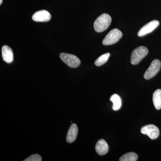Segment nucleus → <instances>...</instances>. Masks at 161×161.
Wrapping results in <instances>:
<instances>
[{
	"label": "nucleus",
	"mask_w": 161,
	"mask_h": 161,
	"mask_svg": "<svg viewBox=\"0 0 161 161\" xmlns=\"http://www.w3.org/2000/svg\"><path fill=\"white\" fill-rule=\"evenodd\" d=\"M111 22L112 18L109 15L103 14L95 20L94 24V29L97 32H103L108 28Z\"/></svg>",
	"instance_id": "nucleus-1"
},
{
	"label": "nucleus",
	"mask_w": 161,
	"mask_h": 161,
	"mask_svg": "<svg viewBox=\"0 0 161 161\" xmlns=\"http://www.w3.org/2000/svg\"><path fill=\"white\" fill-rule=\"evenodd\" d=\"M148 53V49L144 46L136 47L132 52L131 56V63L133 65L138 64Z\"/></svg>",
	"instance_id": "nucleus-2"
},
{
	"label": "nucleus",
	"mask_w": 161,
	"mask_h": 161,
	"mask_svg": "<svg viewBox=\"0 0 161 161\" xmlns=\"http://www.w3.org/2000/svg\"><path fill=\"white\" fill-rule=\"evenodd\" d=\"M122 36L121 31L117 29H112L106 36L103 41L104 45H110L117 43Z\"/></svg>",
	"instance_id": "nucleus-3"
},
{
	"label": "nucleus",
	"mask_w": 161,
	"mask_h": 161,
	"mask_svg": "<svg viewBox=\"0 0 161 161\" xmlns=\"http://www.w3.org/2000/svg\"><path fill=\"white\" fill-rule=\"evenodd\" d=\"M161 63L159 60L155 59L151 62L150 67L144 74V78L149 80L157 75L160 70Z\"/></svg>",
	"instance_id": "nucleus-4"
},
{
	"label": "nucleus",
	"mask_w": 161,
	"mask_h": 161,
	"mask_svg": "<svg viewBox=\"0 0 161 161\" xmlns=\"http://www.w3.org/2000/svg\"><path fill=\"white\" fill-rule=\"evenodd\" d=\"M60 57L61 60L69 67L75 68L80 65V59L75 55L66 53H62L60 54Z\"/></svg>",
	"instance_id": "nucleus-5"
},
{
	"label": "nucleus",
	"mask_w": 161,
	"mask_h": 161,
	"mask_svg": "<svg viewBox=\"0 0 161 161\" xmlns=\"http://www.w3.org/2000/svg\"><path fill=\"white\" fill-rule=\"evenodd\" d=\"M142 134L147 135L151 139H155L159 135V130L157 127L153 125H147L141 129Z\"/></svg>",
	"instance_id": "nucleus-6"
},
{
	"label": "nucleus",
	"mask_w": 161,
	"mask_h": 161,
	"mask_svg": "<svg viewBox=\"0 0 161 161\" xmlns=\"http://www.w3.org/2000/svg\"><path fill=\"white\" fill-rule=\"evenodd\" d=\"M159 25V22L157 20H153L144 25L138 32V36L142 37L152 32Z\"/></svg>",
	"instance_id": "nucleus-7"
},
{
	"label": "nucleus",
	"mask_w": 161,
	"mask_h": 161,
	"mask_svg": "<svg viewBox=\"0 0 161 161\" xmlns=\"http://www.w3.org/2000/svg\"><path fill=\"white\" fill-rule=\"evenodd\" d=\"M32 18L35 22H46L51 19V15L48 11L42 10L35 13Z\"/></svg>",
	"instance_id": "nucleus-8"
},
{
	"label": "nucleus",
	"mask_w": 161,
	"mask_h": 161,
	"mask_svg": "<svg viewBox=\"0 0 161 161\" xmlns=\"http://www.w3.org/2000/svg\"><path fill=\"white\" fill-rule=\"evenodd\" d=\"M2 56L3 60L6 63H10L13 61V52L11 48L7 45H4L2 47Z\"/></svg>",
	"instance_id": "nucleus-9"
},
{
	"label": "nucleus",
	"mask_w": 161,
	"mask_h": 161,
	"mask_svg": "<svg viewBox=\"0 0 161 161\" xmlns=\"http://www.w3.org/2000/svg\"><path fill=\"white\" fill-rule=\"evenodd\" d=\"M108 145L104 140L101 139L97 142L95 146V150L99 155H105L108 152Z\"/></svg>",
	"instance_id": "nucleus-10"
},
{
	"label": "nucleus",
	"mask_w": 161,
	"mask_h": 161,
	"mask_svg": "<svg viewBox=\"0 0 161 161\" xmlns=\"http://www.w3.org/2000/svg\"><path fill=\"white\" fill-rule=\"evenodd\" d=\"M78 133V127L75 124H73L70 127L66 136L68 143H71L75 142Z\"/></svg>",
	"instance_id": "nucleus-11"
},
{
	"label": "nucleus",
	"mask_w": 161,
	"mask_h": 161,
	"mask_svg": "<svg viewBox=\"0 0 161 161\" xmlns=\"http://www.w3.org/2000/svg\"><path fill=\"white\" fill-rule=\"evenodd\" d=\"M154 106L157 110L161 108V90L158 89L154 92L153 96Z\"/></svg>",
	"instance_id": "nucleus-12"
},
{
	"label": "nucleus",
	"mask_w": 161,
	"mask_h": 161,
	"mask_svg": "<svg viewBox=\"0 0 161 161\" xmlns=\"http://www.w3.org/2000/svg\"><path fill=\"white\" fill-rule=\"evenodd\" d=\"M110 100L113 103L112 109L115 111L119 110L121 106V100L120 97L116 94H114L111 96Z\"/></svg>",
	"instance_id": "nucleus-13"
},
{
	"label": "nucleus",
	"mask_w": 161,
	"mask_h": 161,
	"mask_svg": "<svg viewBox=\"0 0 161 161\" xmlns=\"http://www.w3.org/2000/svg\"><path fill=\"white\" fill-rule=\"evenodd\" d=\"M138 159V155L134 152H129L122 156L119 161H136Z\"/></svg>",
	"instance_id": "nucleus-14"
},
{
	"label": "nucleus",
	"mask_w": 161,
	"mask_h": 161,
	"mask_svg": "<svg viewBox=\"0 0 161 161\" xmlns=\"http://www.w3.org/2000/svg\"><path fill=\"white\" fill-rule=\"evenodd\" d=\"M110 56L109 53H106L104 54L101 55L95 60V64L97 66H100L103 65L105 63H106L107 61L108 60Z\"/></svg>",
	"instance_id": "nucleus-15"
},
{
	"label": "nucleus",
	"mask_w": 161,
	"mask_h": 161,
	"mask_svg": "<svg viewBox=\"0 0 161 161\" xmlns=\"http://www.w3.org/2000/svg\"><path fill=\"white\" fill-rule=\"evenodd\" d=\"M24 161H42V157L41 156L38 154H33L29 157L27 158Z\"/></svg>",
	"instance_id": "nucleus-16"
},
{
	"label": "nucleus",
	"mask_w": 161,
	"mask_h": 161,
	"mask_svg": "<svg viewBox=\"0 0 161 161\" xmlns=\"http://www.w3.org/2000/svg\"><path fill=\"white\" fill-rule=\"evenodd\" d=\"M3 3V0H0V5H2Z\"/></svg>",
	"instance_id": "nucleus-17"
}]
</instances>
